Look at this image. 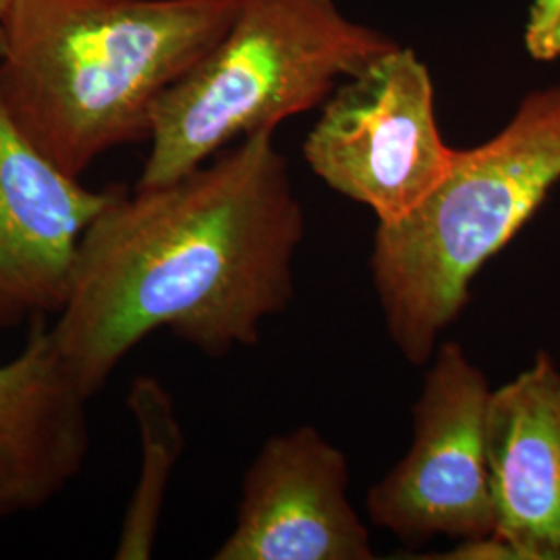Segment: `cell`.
Listing matches in <instances>:
<instances>
[{
    "mask_svg": "<svg viewBox=\"0 0 560 560\" xmlns=\"http://www.w3.org/2000/svg\"><path fill=\"white\" fill-rule=\"evenodd\" d=\"M305 214L275 131L222 150L179 179L120 185L81 241L50 335L94 397L159 330L222 358L260 339L293 300Z\"/></svg>",
    "mask_w": 560,
    "mask_h": 560,
    "instance_id": "6da1fadb",
    "label": "cell"
},
{
    "mask_svg": "<svg viewBox=\"0 0 560 560\" xmlns=\"http://www.w3.org/2000/svg\"><path fill=\"white\" fill-rule=\"evenodd\" d=\"M127 407L140 434V476L120 521L115 559H152L166 490L183 455L185 436L168 388L154 376H138L127 395Z\"/></svg>",
    "mask_w": 560,
    "mask_h": 560,
    "instance_id": "8fae6325",
    "label": "cell"
},
{
    "mask_svg": "<svg viewBox=\"0 0 560 560\" xmlns=\"http://www.w3.org/2000/svg\"><path fill=\"white\" fill-rule=\"evenodd\" d=\"M303 156L316 177L370 208L378 224L411 214L455 156L442 140L428 65L397 44L347 78L322 104Z\"/></svg>",
    "mask_w": 560,
    "mask_h": 560,
    "instance_id": "5b68a950",
    "label": "cell"
},
{
    "mask_svg": "<svg viewBox=\"0 0 560 560\" xmlns=\"http://www.w3.org/2000/svg\"><path fill=\"white\" fill-rule=\"evenodd\" d=\"M560 180V83L529 92L501 131L455 150L441 185L378 224L370 270L400 355L425 365L469 303L481 268L517 237Z\"/></svg>",
    "mask_w": 560,
    "mask_h": 560,
    "instance_id": "3957f363",
    "label": "cell"
},
{
    "mask_svg": "<svg viewBox=\"0 0 560 560\" xmlns=\"http://www.w3.org/2000/svg\"><path fill=\"white\" fill-rule=\"evenodd\" d=\"M430 361L413 405L411 446L365 497L370 521L413 546L494 534L488 459L494 388L459 342L444 340Z\"/></svg>",
    "mask_w": 560,
    "mask_h": 560,
    "instance_id": "8992f818",
    "label": "cell"
},
{
    "mask_svg": "<svg viewBox=\"0 0 560 560\" xmlns=\"http://www.w3.org/2000/svg\"><path fill=\"white\" fill-rule=\"evenodd\" d=\"M399 42L337 0H237L217 42L156 102L136 187L179 179L260 131L322 106Z\"/></svg>",
    "mask_w": 560,
    "mask_h": 560,
    "instance_id": "277c9868",
    "label": "cell"
},
{
    "mask_svg": "<svg viewBox=\"0 0 560 560\" xmlns=\"http://www.w3.org/2000/svg\"><path fill=\"white\" fill-rule=\"evenodd\" d=\"M90 399L60 358L50 320L30 324L20 353L0 363V525L42 511L83 474Z\"/></svg>",
    "mask_w": 560,
    "mask_h": 560,
    "instance_id": "9c48e42d",
    "label": "cell"
},
{
    "mask_svg": "<svg viewBox=\"0 0 560 560\" xmlns=\"http://www.w3.org/2000/svg\"><path fill=\"white\" fill-rule=\"evenodd\" d=\"M9 4H11V0H0V18L7 13V9H9Z\"/></svg>",
    "mask_w": 560,
    "mask_h": 560,
    "instance_id": "5bb4252c",
    "label": "cell"
},
{
    "mask_svg": "<svg viewBox=\"0 0 560 560\" xmlns=\"http://www.w3.org/2000/svg\"><path fill=\"white\" fill-rule=\"evenodd\" d=\"M237 0H11L0 101L73 177L148 141L162 94L221 40Z\"/></svg>",
    "mask_w": 560,
    "mask_h": 560,
    "instance_id": "7a4b0ae2",
    "label": "cell"
},
{
    "mask_svg": "<svg viewBox=\"0 0 560 560\" xmlns=\"http://www.w3.org/2000/svg\"><path fill=\"white\" fill-rule=\"evenodd\" d=\"M119 187L65 173L0 101V337L59 314L81 241Z\"/></svg>",
    "mask_w": 560,
    "mask_h": 560,
    "instance_id": "52a82bcc",
    "label": "cell"
},
{
    "mask_svg": "<svg viewBox=\"0 0 560 560\" xmlns=\"http://www.w3.org/2000/svg\"><path fill=\"white\" fill-rule=\"evenodd\" d=\"M494 534L515 560H560V370L546 351L488 407Z\"/></svg>",
    "mask_w": 560,
    "mask_h": 560,
    "instance_id": "30bf717a",
    "label": "cell"
},
{
    "mask_svg": "<svg viewBox=\"0 0 560 560\" xmlns=\"http://www.w3.org/2000/svg\"><path fill=\"white\" fill-rule=\"evenodd\" d=\"M347 488V457L316 428L268 439L245 471L235 525L212 559H374Z\"/></svg>",
    "mask_w": 560,
    "mask_h": 560,
    "instance_id": "ba28073f",
    "label": "cell"
},
{
    "mask_svg": "<svg viewBox=\"0 0 560 560\" xmlns=\"http://www.w3.org/2000/svg\"><path fill=\"white\" fill-rule=\"evenodd\" d=\"M523 44L540 62L560 59V0H534L525 20Z\"/></svg>",
    "mask_w": 560,
    "mask_h": 560,
    "instance_id": "7c38bea8",
    "label": "cell"
},
{
    "mask_svg": "<svg viewBox=\"0 0 560 560\" xmlns=\"http://www.w3.org/2000/svg\"><path fill=\"white\" fill-rule=\"evenodd\" d=\"M442 559L451 560H515L513 550L497 534L457 540V546Z\"/></svg>",
    "mask_w": 560,
    "mask_h": 560,
    "instance_id": "4fadbf2b",
    "label": "cell"
}]
</instances>
